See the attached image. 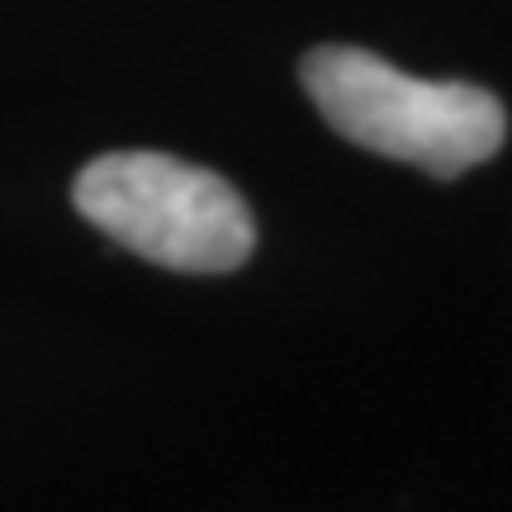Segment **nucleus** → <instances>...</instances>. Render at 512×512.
<instances>
[{
    "label": "nucleus",
    "mask_w": 512,
    "mask_h": 512,
    "mask_svg": "<svg viewBox=\"0 0 512 512\" xmlns=\"http://www.w3.org/2000/svg\"><path fill=\"white\" fill-rule=\"evenodd\" d=\"M76 209L128 252L166 271H238L256 247L252 209L233 185L166 152H105L81 166Z\"/></svg>",
    "instance_id": "obj_2"
},
{
    "label": "nucleus",
    "mask_w": 512,
    "mask_h": 512,
    "mask_svg": "<svg viewBox=\"0 0 512 512\" xmlns=\"http://www.w3.org/2000/svg\"><path fill=\"white\" fill-rule=\"evenodd\" d=\"M299 72L318 114L342 138L441 181L489 162L508 138V114L494 91L422 81L366 48H313Z\"/></svg>",
    "instance_id": "obj_1"
}]
</instances>
